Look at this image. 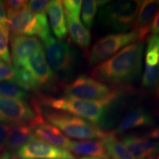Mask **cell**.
Returning <instances> with one entry per match:
<instances>
[{"instance_id":"1","label":"cell","mask_w":159,"mask_h":159,"mask_svg":"<svg viewBox=\"0 0 159 159\" xmlns=\"http://www.w3.org/2000/svg\"><path fill=\"white\" fill-rule=\"evenodd\" d=\"M143 42L128 45L92 70V76L101 82L115 85L130 83L140 76L142 69Z\"/></svg>"},{"instance_id":"2","label":"cell","mask_w":159,"mask_h":159,"mask_svg":"<svg viewBox=\"0 0 159 159\" xmlns=\"http://www.w3.org/2000/svg\"><path fill=\"white\" fill-rule=\"evenodd\" d=\"M121 89H114L111 94L106 98L99 100H87L60 97V98H46L43 104L52 108L62 112L69 113L75 116L86 119L97 126H105L107 125L106 115L115 101L122 94Z\"/></svg>"},{"instance_id":"3","label":"cell","mask_w":159,"mask_h":159,"mask_svg":"<svg viewBox=\"0 0 159 159\" xmlns=\"http://www.w3.org/2000/svg\"><path fill=\"white\" fill-rule=\"evenodd\" d=\"M15 68L19 74V86L27 92L51 85L55 80V73L47 62L43 48Z\"/></svg>"},{"instance_id":"4","label":"cell","mask_w":159,"mask_h":159,"mask_svg":"<svg viewBox=\"0 0 159 159\" xmlns=\"http://www.w3.org/2000/svg\"><path fill=\"white\" fill-rule=\"evenodd\" d=\"M45 117L51 125L57 127L65 136L79 140H99V142L108 134L89 121L80 117L62 111L46 113Z\"/></svg>"},{"instance_id":"5","label":"cell","mask_w":159,"mask_h":159,"mask_svg":"<svg viewBox=\"0 0 159 159\" xmlns=\"http://www.w3.org/2000/svg\"><path fill=\"white\" fill-rule=\"evenodd\" d=\"M142 3V1L130 0L108 3L99 12V22L111 30L124 33L133 27Z\"/></svg>"},{"instance_id":"6","label":"cell","mask_w":159,"mask_h":159,"mask_svg":"<svg viewBox=\"0 0 159 159\" xmlns=\"http://www.w3.org/2000/svg\"><path fill=\"white\" fill-rule=\"evenodd\" d=\"M43 42L46 58L52 71L63 78L70 77L77 62L76 52L70 45L52 35Z\"/></svg>"},{"instance_id":"7","label":"cell","mask_w":159,"mask_h":159,"mask_svg":"<svg viewBox=\"0 0 159 159\" xmlns=\"http://www.w3.org/2000/svg\"><path fill=\"white\" fill-rule=\"evenodd\" d=\"M7 19V27L12 35H37L42 41L52 35L45 14H34L25 9L8 16Z\"/></svg>"},{"instance_id":"8","label":"cell","mask_w":159,"mask_h":159,"mask_svg":"<svg viewBox=\"0 0 159 159\" xmlns=\"http://www.w3.org/2000/svg\"><path fill=\"white\" fill-rule=\"evenodd\" d=\"M140 41V34L136 30L128 33L111 34L102 38L93 45L88 55V63L94 66L108 59L119 49Z\"/></svg>"},{"instance_id":"9","label":"cell","mask_w":159,"mask_h":159,"mask_svg":"<svg viewBox=\"0 0 159 159\" xmlns=\"http://www.w3.org/2000/svg\"><path fill=\"white\" fill-rule=\"evenodd\" d=\"M38 103L30 105L25 100L0 98V122L9 125L31 123L42 116Z\"/></svg>"},{"instance_id":"10","label":"cell","mask_w":159,"mask_h":159,"mask_svg":"<svg viewBox=\"0 0 159 159\" xmlns=\"http://www.w3.org/2000/svg\"><path fill=\"white\" fill-rule=\"evenodd\" d=\"M113 90L114 89H111L98 80L85 75H80L72 82L65 85L63 92L66 97L99 100L108 97Z\"/></svg>"},{"instance_id":"11","label":"cell","mask_w":159,"mask_h":159,"mask_svg":"<svg viewBox=\"0 0 159 159\" xmlns=\"http://www.w3.org/2000/svg\"><path fill=\"white\" fill-rule=\"evenodd\" d=\"M18 159H76L69 150L34 138L16 152Z\"/></svg>"},{"instance_id":"12","label":"cell","mask_w":159,"mask_h":159,"mask_svg":"<svg viewBox=\"0 0 159 159\" xmlns=\"http://www.w3.org/2000/svg\"><path fill=\"white\" fill-rule=\"evenodd\" d=\"M43 122L45 120L42 116L31 123L10 125L5 149L3 152L11 156H16V152L19 149L35 138V128L37 125Z\"/></svg>"},{"instance_id":"13","label":"cell","mask_w":159,"mask_h":159,"mask_svg":"<svg viewBox=\"0 0 159 159\" xmlns=\"http://www.w3.org/2000/svg\"><path fill=\"white\" fill-rule=\"evenodd\" d=\"M11 55L14 67L21 65L27 59L43 47L38 38L25 35H11Z\"/></svg>"},{"instance_id":"14","label":"cell","mask_w":159,"mask_h":159,"mask_svg":"<svg viewBox=\"0 0 159 159\" xmlns=\"http://www.w3.org/2000/svg\"><path fill=\"white\" fill-rule=\"evenodd\" d=\"M158 9L159 0L142 1L138 15L132 27L140 34L141 42L148 37L149 33L151 32V26Z\"/></svg>"},{"instance_id":"15","label":"cell","mask_w":159,"mask_h":159,"mask_svg":"<svg viewBox=\"0 0 159 159\" xmlns=\"http://www.w3.org/2000/svg\"><path fill=\"white\" fill-rule=\"evenodd\" d=\"M122 142L135 159H147L159 151V142L135 135H127Z\"/></svg>"},{"instance_id":"16","label":"cell","mask_w":159,"mask_h":159,"mask_svg":"<svg viewBox=\"0 0 159 159\" xmlns=\"http://www.w3.org/2000/svg\"><path fill=\"white\" fill-rule=\"evenodd\" d=\"M154 124L155 121L150 113L143 107H137L123 117L114 132L119 134L134 128L153 126Z\"/></svg>"},{"instance_id":"17","label":"cell","mask_w":159,"mask_h":159,"mask_svg":"<svg viewBox=\"0 0 159 159\" xmlns=\"http://www.w3.org/2000/svg\"><path fill=\"white\" fill-rule=\"evenodd\" d=\"M35 138L57 148L69 150L71 141L57 127L43 122L37 125L34 130Z\"/></svg>"},{"instance_id":"18","label":"cell","mask_w":159,"mask_h":159,"mask_svg":"<svg viewBox=\"0 0 159 159\" xmlns=\"http://www.w3.org/2000/svg\"><path fill=\"white\" fill-rule=\"evenodd\" d=\"M47 13L53 33L60 41L64 39L68 33V29L63 2L59 0L50 1Z\"/></svg>"},{"instance_id":"19","label":"cell","mask_w":159,"mask_h":159,"mask_svg":"<svg viewBox=\"0 0 159 159\" xmlns=\"http://www.w3.org/2000/svg\"><path fill=\"white\" fill-rule=\"evenodd\" d=\"M69 150L77 156L92 157L102 159H110L104 145L97 141H83L71 142Z\"/></svg>"},{"instance_id":"20","label":"cell","mask_w":159,"mask_h":159,"mask_svg":"<svg viewBox=\"0 0 159 159\" xmlns=\"http://www.w3.org/2000/svg\"><path fill=\"white\" fill-rule=\"evenodd\" d=\"M66 18L67 29L71 39L80 48L88 49L91 40L90 31L81 23L80 18Z\"/></svg>"},{"instance_id":"21","label":"cell","mask_w":159,"mask_h":159,"mask_svg":"<svg viewBox=\"0 0 159 159\" xmlns=\"http://www.w3.org/2000/svg\"><path fill=\"white\" fill-rule=\"evenodd\" d=\"M110 159H135L114 131H109L101 141Z\"/></svg>"},{"instance_id":"22","label":"cell","mask_w":159,"mask_h":159,"mask_svg":"<svg viewBox=\"0 0 159 159\" xmlns=\"http://www.w3.org/2000/svg\"><path fill=\"white\" fill-rule=\"evenodd\" d=\"M27 97V91L15 83L0 81V98L25 100Z\"/></svg>"},{"instance_id":"23","label":"cell","mask_w":159,"mask_h":159,"mask_svg":"<svg viewBox=\"0 0 159 159\" xmlns=\"http://www.w3.org/2000/svg\"><path fill=\"white\" fill-rule=\"evenodd\" d=\"M159 63V35H152L148 39L145 54V66H155Z\"/></svg>"},{"instance_id":"24","label":"cell","mask_w":159,"mask_h":159,"mask_svg":"<svg viewBox=\"0 0 159 159\" xmlns=\"http://www.w3.org/2000/svg\"><path fill=\"white\" fill-rule=\"evenodd\" d=\"M99 5L97 1L93 0H85L82 2L81 7V16L83 22L89 29L92 28L94 23L95 16H96Z\"/></svg>"},{"instance_id":"25","label":"cell","mask_w":159,"mask_h":159,"mask_svg":"<svg viewBox=\"0 0 159 159\" xmlns=\"http://www.w3.org/2000/svg\"><path fill=\"white\" fill-rule=\"evenodd\" d=\"M0 58L8 65H12V60L9 49L8 27L0 25Z\"/></svg>"},{"instance_id":"26","label":"cell","mask_w":159,"mask_h":159,"mask_svg":"<svg viewBox=\"0 0 159 159\" xmlns=\"http://www.w3.org/2000/svg\"><path fill=\"white\" fill-rule=\"evenodd\" d=\"M159 85V63L155 66H145L142 77V86L146 89L157 88Z\"/></svg>"},{"instance_id":"27","label":"cell","mask_w":159,"mask_h":159,"mask_svg":"<svg viewBox=\"0 0 159 159\" xmlns=\"http://www.w3.org/2000/svg\"><path fill=\"white\" fill-rule=\"evenodd\" d=\"M0 81L13 83L19 85V74L17 69L11 65L0 61Z\"/></svg>"},{"instance_id":"28","label":"cell","mask_w":159,"mask_h":159,"mask_svg":"<svg viewBox=\"0 0 159 159\" xmlns=\"http://www.w3.org/2000/svg\"><path fill=\"white\" fill-rule=\"evenodd\" d=\"M63 2V8L66 17L80 18L82 1L80 0H65Z\"/></svg>"},{"instance_id":"29","label":"cell","mask_w":159,"mask_h":159,"mask_svg":"<svg viewBox=\"0 0 159 159\" xmlns=\"http://www.w3.org/2000/svg\"><path fill=\"white\" fill-rule=\"evenodd\" d=\"M29 1L24 0H7L4 1L3 4L7 13V17L23 11L27 7Z\"/></svg>"},{"instance_id":"30","label":"cell","mask_w":159,"mask_h":159,"mask_svg":"<svg viewBox=\"0 0 159 159\" xmlns=\"http://www.w3.org/2000/svg\"><path fill=\"white\" fill-rule=\"evenodd\" d=\"M50 1L47 0H33L28 2L27 10L34 14H45Z\"/></svg>"},{"instance_id":"31","label":"cell","mask_w":159,"mask_h":159,"mask_svg":"<svg viewBox=\"0 0 159 159\" xmlns=\"http://www.w3.org/2000/svg\"><path fill=\"white\" fill-rule=\"evenodd\" d=\"M10 128V125L0 122V153L4 152L5 149L6 142Z\"/></svg>"},{"instance_id":"32","label":"cell","mask_w":159,"mask_h":159,"mask_svg":"<svg viewBox=\"0 0 159 159\" xmlns=\"http://www.w3.org/2000/svg\"><path fill=\"white\" fill-rule=\"evenodd\" d=\"M7 22H8V19H7L5 6H4L3 2L0 1V25L7 27Z\"/></svg>"},{"instance_id":"33","label":"cell","mask_w":159,"mask_h":159,"mask_svg":"<svg viewBox=\"0 0 159 159\" xmlns=\"http://www.w3.org/2000/svg\"><path fill=\"white\" fill-rule=\"evenodd\" d=\"M151 33L152 35H159V11L156 13L151 26Z\"/></svg>"},{"instance_id":"34","label":"cell","mask_w":159,"mask_h":159,"mask_svg":"<svg viewBox=\"0 0 159 159\" xmlns=\"http://www.w3.org/2000/svg\"><path fill=\"white\" fill-rule=\"evenodd\" d=\"M148 137L152 139H159V126L151 130L148 134Z\"/></svg>"},{"instance_id":"35","label":"cell","mask_w":159,"mask_h":159,"mask_svg":"<svg viewBox=\"0 0 159 159\" xmlns=\"http://www.w3.org/2000/svg\"><path fill=\"white\" fill-rule=\"evenodd\" d=\"M156 99H159V85H158V87L156 88Z\"/></svg>"},{"instance_id":"36","label":"cell","mask_w":159,"mask_h":159,"mask_svg":"<svg viewBox=\"0 0 159 159\" xmlns=\"http://www.w3.org/2000/svg\"><path fill=\"white\" fill-rule=\"evenodd\" d=\"M80 159H102V158H92V157H83Z\"/></svg>"},{"instance_id":"37","label":"cell","mask_w":159,"mask_h":159,"mask_svg":"<svg viewBox=\"0 0 159 159\" xmlns=\"http://www.w3.org/2000/svg\"><path fill=\"white\" fill-rule=\"evenodd\" d=\"M147 159H157V158L156 157V155H154V156H151L150 157H148Z\"/></svg>"},{"instance_id":"38","label":"cell","mask_w":159,"mask_h":159,"mask_svg":"<svg viewBox=\"0 0 159 159\" xmlns=\"http://www.w3.org/2000/svg\"><path fill=\"white\" fill-rule=\"evenodd\" d=\"M157 159H159V156H158V158H157Z\"/></svg>"}]
</instances>
